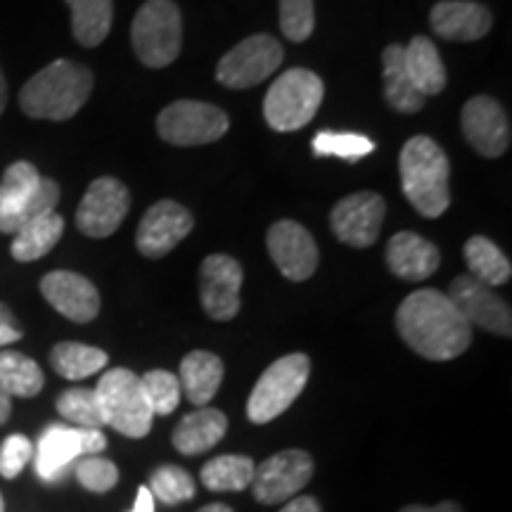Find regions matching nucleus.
I'll list each match as a JSON object with an SVG mask.
<instances>
[{"label":"nucleus","mask_w":512,"mask_h":512,"mask_svg":"<svg viewBox=\"0 0 512 512\" xmlns=\"http://www.w3.org/2000/svg\"><path fill=\"white\" fill-rule=\"evenodd\" d=\"M396 330L427 361H453L472 344V325L439 290L408 294L396 311Z\"/></svg>","instance_id":"nucleus-1"},{"label":"nucleus","mask_w":512,"mask_h":512,"mask_svg":"<svg viewBox=\"0 0 512 512\" xmlns=\"http://www.w3.org/2000/svg\"><path fill=\"white\" fill-rule=\"evenodd\" d=\"M91 69L72 60H55L24 83L19 107L31 119L67 121L93 93Z\"/></svg>","instance_id":"nucleus-2"},{"label":"nucleus","mask_w":512,"mask_h":512,"mask_svg":"<svg viewBox=\"0 0 512 512\" xmlns=\"http://www.w3.org/2000/svg\"><path fill=\"white\" fill-rule=\"evenodd\" d=\"M401 190L413 209L425 219H439L451 204L448 176L451 166L437 140L415 136L403 145L399 157Z\"/></svg>","instance_id":"nucleus-3"},{"label":"nucleus","mask_w":512,"mask_h":512,"mask_svg":"<svg viewBox=\"0 0 512 512\" xmlns=\"http://www.w3.org/2000/svg\"><path fill=\"white\" fill-rule=\"evenodd\" d=\"M60 185L29 162H15L0 181V233L15 235L38 216L55 211Z\"/></svg>","instance_id":"nucleus-4"},{"label":"nucleus","mask_w":512,"mask_h":512,"mask_svg":"<svg viewBox=\"0 0 512 512\" xmlns=\"http://www.w3.org/2000/svg\"><path fill=\"white\" fill-rule=\"evenodd\" d=\"M98 406L102 422L128 439H143L152 430L155 415L145 399L140 377L128 368H112L100 377Z\"/></svg>","instance_id":"nucleus-5"},{"label":"nucleus","mask_w":512,"mask_h":512,"mask_svg":"<svg viewBox=\"0 0 512 512\" xmlns=\"http://www.w3.org/2000/svg\"><path fill=\"white\" fill-rule=\"evenodd\" d=\"M325 86L309 69H287L280 74L264 98V117L273 131L290 133L304 128L318 114Z\"/></svg>","instance_id":"nucleus-6"},{"label":"nucleus","mask_w":512,"mask_h":512,"mask_svg":"<svg viewBox=\"0 0 512 512\" xmlns=\"http://www.w3.org/2000/svg\"><path fill=\"white\" fill-rule=\"evenodd\" d=\"M131 41L138 60L150 69L176 62L183 46V19L174 0H147L131 24Z\"/></svg>","instance_id":"nucleus-7"},{"label":"nucleus","mask_w":512,"mask_h":512,"mask_svg":"<svg viewBox=\"0 0 512 512\" xmlns=\"http://www.w3.org/2000/svg\"><path fill=\"white\" fill-rule=\"evenodd\" d=\"M309 375L311 361L306 354H287L278 358L254 384L247 401V418L254 425H266V422L280 418L304 392Z\"/></svg>","instance_id":"nucleus-8"},{"label":"nucleus","mask_w":512,"mask_h":512,"mask_svg":"<svg viewBox=\"0 0 512 512\" xmlns=\"http://www.w3.org/2000/svg\"><path fill=\"white\" fill-rule=\"evenodd\" d=\"M228 128V114L200 100H176L157 117L159 138L178 147L209 145L226 136Z\"/></svg>","instance_id":"nucleus-9"},{"label":"nucleus","mask_w":512,"mask_h":512,"mask_svg":"<svg viewBox=\"0 0 512 512\" xmlns=\"http://www.w3.org/2000/svg\"><path fill=\"white\" fill-rule=\"evenodd\" d=\"M283 46L268 34L249 36L230 48L216 67V81L226 88H254L264 83L283 64Z\"/></svg>","instance_id":"nucleus-10"},{"label":"nucleus","mask_w":512,"mask_h":512,"mask_svg":"<svg viewBox=\"0 0 512 512\" xmlns=\"http://www.w3.org/2000/svg\"><path fill=\"white\" fill-rule=\"evenodd\" d=\"M107 448L100 430H83L69 425H48L36 446V472L43 482H57L67 467L81 456H93Z\"/></svg>","instance_id":"nucleus-11"},{"label":"nucleus","mask_w":512,"mask_h":512,"mask_svg":"<svg viewBox=\"0 0 512 512\" xmlns=\"http://www.w3.org/2000/svg\"><path fill=\"white\" fill-rule=\"evenodd\" d=\"M313 477V458L302 448H287L254 467L252 494L259 503L292 501Z\"/></svg>","instance_id":"nucleus-12"},{"label":"nucleus","mask_w":512,"mask_h":512,"mask_svg":"<svg viewBox=\"0 0 512 512\" xmlns=\"http://www.w3.org/2000/svg\"><path fill=\"white\" fill-rule=\"evenodd\" d=\"M131 209V192L112 176L95 178L76 209V228L88 238H107L117 233Z\"/></svg>","instance_id":"nucleus-13"},{"label":"nucleus","mask_w":512,"mask_h":512,"mask_svg":"<svg viewBox=\"0 0 512 512\" xmlns=\"http://www.w3.org/2000/svg\"><path fill=\"white\" fill-rule=\"evenodd\" d=\"M387 204L377 192H354L342 197L330 211V228L344 245L363 249L380 238Z\"/></svg>","instance_id":"nucleus-14"},{"label":"nucleus","mask_w":512,"mask_h":512,"mask_svg":"<svg viewBox=\"0 0 512 512\" xmlns=\"http://www.w3.org/2000/svg\"><path fill=\"white\" fill-rule=\"evenodd\" d=\"M245 273L238 259L211 254L200 266V299L211 320H233L240 313V290Z\"/></svg>","instance_id":"nucleus-15"},{"label":"nucleus","mask_w":512,"mask_h":512,"mask_svg":"<svg viewBox=\"0 0 512 512\" xmlns=\"http://www.w3.org/2000/svg\"><path fill=\"white\" fill-rule=\"evenodd\" d=\"M192 228L195 219L183 204L162 200L145 211L136 233V247L147 259H162L188 238Z\"/></svg>","instance_id":"nucleus-16"},{"label":"nucleus","mask_w":512,"mask_h":512,"mask_svg":"<svg viewBox=\"0 0 512 512\" xmlns=\"http://www.w3.org/2000/svg\"><path fill=\"white\" fill-rule=\"evenodd\" d=\"M268 254L292 283H304L316 273L320 254L313 235L297 221H278L268 228Z\"/></svg>","instance_id":"nucleus-17"},{"label":"nucleus","mask_w":512,"mask_h":512,"mask_svg":"<svg viewBox=\"0 0 512 512\" xmlns=\"http://www.w3.org/2000/svg\"><path fill=\"white\" fill-rule=\"evenodd\" d=\"M463 133L472 150L482 157H501L510 147V119L503 105L489 95H475L465 102L463 114Z\"/></svg>","instance_id":"nucleus-18"},{"label":"nucleus","mask_w":512,"mask_h":512,"mask_svg":"<svg viewBox=\"0 0 512 512\" xmlns=\"http://www.w3.org/2000/svg\"><path fill=\"white\" fill-rule=\"evenodd\" d=\"M451 302L458 306L465 320L477 328L494 332V335H512V313L489 285L479 283L472 275H458L451 283Z\"/></svg>","instance_id":"nucleus-19"},{"label":"nucleus","mask_w":512,"mask_h":512,"mask_svg":"<svg viewBox=\"0 0 512 512\" xmlns=\"http://www.w3.org/2000/svg\"><path fill=\"white\" fill-rule=\"evenodd\" d=\"M41 292L57 313L74 323H91L100 313V292L74 271H53L41 280Z\"/></svg>","instance_id":"nucleus-20"},{"label":"nucleus","mask_w":512,"mask_h":512,"mask_svg":"<svg viewBox=\"0 0 512 512\" xmlns=\"http://www.w3.org/2000/svg\"><path fill=\"white\" fill-rule=\"evenodd\" d=\"M430 22L434 34L446 38V41L470 43L479 41L491 31L494 17L489 8L472 0H444L437 3L430 12Z\"/></svg>","instance_id":"nucleus-21"},{"label":"nucleus","mask_w":512,"mask_h":512,"mask_svg":"<svg viewBox=\"0 0 512 512\" xmlns=\"http://www.w3.org/2000/svg\"><path fill=\"white\" fill-rule=\"evenodd\" d=\"M441 264V254L437 245L425 240L411 230H401L396 233L387 245V266L396 278L420 283V280L430 278L437 273Z\"/></svg>","instance_id":"nucleus-22"},{"label":"nucleus","mask_w":512,"mask_h":512,"mask_svg":"<svg viewBox=\"0 0 512 512\" xmlns=\"http://www.w3.org/2000/svg\"><path fill=\"white\" fill-rule=\"evenodd\" d=\"M228 432V418L219 408L204 406L200 411H192L178 422L174 430V448L183 456H200L219 446V441Z\"/></svg>","instance_id":"nucleus-23"},{"label":"nucleus","mask_w":512,"mask_h":512,"mask_svg":"<svg viewBox=\"0 0 512 512\" xmlns=\"http://www.w3.org/2000/svg\"><path fill=\"white\" fill-rule=\"evenodd\" d=\"M181 389L192 406L204 408L223 382V361L211 351H190L181 361Z\"/></svg>","instance_id":"nucleus-24"},{"label":"nucleus","mask_w":512,"mask_h":512,"mask_svg":"<svg viewBox=\"0 0 512 512\" xmlns=\"http://www.w3.org/2000/svg\"><path fill=\"white\" fill-rule=\"evenodd\" d=\"M403 67H406L408 79L425 98L439 95L446 88V67L437 46L427 36H415L408 48H403Z\"/></svg>","instance_id":"nucleus-25"},{"label":"nucleus","mask_w":512,"mask_h":512,"mask_svg":"<svg viewBox=\"0 0 512 512\" xmlns=\"http://www.w3.org/2000/svg\"><path fill=\"white\" fill-rule=\"evenodd\" d=\"M382 64H384V100L392 110L401 114H415L425 107L427 98L418 88L413 86V81L408 79L406 67H403V46L392 43L382 50Z\"/></svg>","instance_id":"nucleus-26"},{"label":"nucleus","mask_w":512,"mask_h":512,"mask_svg":"<svg viewBox=\"0 0 512 512\" xmlns=\"http://www.w3.org/2000/svg\"><path fill=\"white\" fill-rule=\"evenodd\" d=\"M64 233V219L57 211H50L46 216H38L27 223L22 230H17L15 240H12L10 252L17 261L29 264V261L41 259L60 242Z\"/></svg>","instance_id":"nucleus-27"},{"label":"nucleus","mask_w":512,"mask_h":512,"mask_svg":"<svg viewBox=\"0 0 512 512\" xmlns=\"http://www.w3.org/2000/svg\"><path fill=\"white\" fill-rule=\"evenodd\" d=\"M465 261L467 268H470L472 278L479 280V283L489 285V287H498L505 285L512 275V266L510 259L503 254V249L491 242L484 235H475L465 242Z\"/></svg>","instance_id":"nucleus-28"},{"label":"nucleus","mask_w":512,"mask_h":512,"mask_svg":"<svg viewBox=\"0 0 512 512\" xmlns=\"http://www.w3.org/2000/svg\"><path fill=\"white\" fill-rule=\"evenodd\" d=\"M72 10L74 38L86 48H95L110 36L114 5L112 0H67Z\"/></svg>","instance_id":"nucleus-29"},{"label":"nucleus","mask_w":512,"mask_h":512,"mask_svg":"<svg viewBox=\"0 0 512 512\" xmlns=\"http://www.w3.org/2000/svg\"><path fill=\"white\" fill-rule=\"evenodd\" d=\"M110 356L98 347L81 342H60L50 351V366L64 380H86L107 368Z\"/></svg>","instance_id":"nucleus-30"},{"label":"nucleus","mask_w":512,"mask_h":512,"mask_svg":"<svg viewBox=\"0 0 512 512\" xmlns=\"http://www.w3.org/2000/svg\"><path fill=\"white\" fill-rule=\"evenodd\" d=\"M43 370L34 358L19 354V351H3L0 354V384L10 396L31 399L43 389Z\"/></svg>","instance_id":"nucleus-31"},{"label":"nucleus","mask_w":512,"mask_h":512,"mask_svg":"<svg viewBox=\"0 0 512 512\" xmlns=\"http://www.w3.org/2000/svg\"><path fill=\"white\" fill-rule=\"evenodd\" d=\"M254 467L249 456H219L202 467L200 479L209 491H245L252 486Z\"/></svg>","instance_id":"nucleus-32"},{"label":"nucleus","mask_w":512,"mask_h":512,"mask_svg":"<svg viewBox=\"0 0 512 512\" xmlns=\"http://www.w3.org/2000/svg\"><path fill=\"white\" fill-rule=\"evenodd\" d=\"M55 408L57 413H60L67 422H72L74 427H83V430H100V427L105 425L100 415L95 389H86V387L67 389V392L57 396Z\"/></svg>","instance_id":"nucleus-33"},{"label":"nucleus","mask_w":512,"mask_h":512,"mask_svg":"<svg viewBox=\"0 0 512 512\" xmlns=\"http://www.w3.org/2000/svg\"><path fill=\"white\" fill-rule=\"evenodd\" d=\"M313 155L316 157H337L344 162H358L375 150V143L361 133H335L320 131L313 138Z\"/></svg>","instance_id":"nucleus-34"},{"label":"nucleus","mask_w":512,"mask_h":512,"mask_svg":"<svg viewBox=\"0 0 512 512\" xmlns=\"http://www.w3.org/2000/svg\"><path fill=\"white\" fill-rule=\"evenodd\" d=\"M147 489L164 505H181L195 496L197 486L188 470H183L178 465H162L152 472Z\"/></svg>","instance_id":"nucleus-35"},{"label":"nucleus","mask_w":512,"mask_h":512,"mask_svg":"<svg viewBox=\"0 0 512 512\" xmlns=\"http://www.w3.org/2000/svg\"><path fill=\"white\" fill-rule=\"evenodd\" d=\"M152 415H171L181 403V382L169 370H150L140 377Z\"/></svg>","instance_id":"nucleus-36"},{"label":"nucleus","mask_w":512,"mask_h":512,"mask_svg":"<svg viewBox=\"0 0 512 512\" xmlns=\"http://www.w3.org/2000/svg\"><path fill=\"white\" fill-rule=\"evenodd\" d=\"M316 27L313 0H280V29L292 43H304Z\"/></svg>","instance_id":"nucleus-37"},{"label":"nucleus","mask_w":512,"mask_h":512,"mask_svg":"<svg viewBox=\"0 0 512 512\" xmlns=\"http://www.w3.org/2000/svg\"><path fill=\"white\" fill-rule=\"evenodd\" d=\"M76 479L81 486H86L93 494H107L119 482V470L112 460L86 456L76 463Z\"/></svg>","instance_id":"nucleus-38"},{"label":"nucleus","mask_w":512,"mask_h":512,"mask_svg":"<svg viewBox=\"0 0 512 512\" xmlns=\"http://www.w3.org/2000/svg\"><path fill=\"white\" fill-rule=\"evenodd\" d=\"M34 456V444L24 434H10L0 446V475L15 479Z\"/></svg>","instance_id":"nucleus-39"},{"label":"nucleus","mask_w":512,"mask_h":512,"mask_svg":"<svg viewBox=\"0 0 512 512\" xmlns=\"http://www.w3.org/2000/svg\"><path fill=\"white\" fill-rule=\"evenodd\" d=\"M22 339V328L17 325L15 316L5 304H0V347H8Z\"/></svg>","instance_id":"nucleus-40"},{"label":"nucleus","mask_w":512,"mask_h":512,"mask_svg":"<svg viewBox=\"0 0 512 512\" xmlns=\"http://www.w3.org/2000/svg\"><path fill=\"white\" fill-rule=\"evenodd\" d=\"M280 512H320V503L313 496H294Z\"/></svg>","instance_id":"nucleus-41"},{"label":"nucleus","mask_w":512,"mask_h":512,"mask_svg":"<svg viewBox=\"0 0 512 512\" xmlns=\"http://www.w3.org/2000/svg\"><path fill=\"white\" fill-rule=\"evenodd\" d=\"M399 512H463V510H460L458 503L444 501L439 505H432V508H427V505H406V508H401Z\"/></svg>","instance_id":"nucleus-42"},{"label":"nucleus","mask_w":512,"mask_h":512,"mask_svg":"<svg viewBox=\"0 0 512 512\" xmlns=\"http://www.w3.org/2000/svg\"><path fill=\"white\" fill-rule=\"evenodd\" d=\"M131 512H155V496H152V491L147 486H140L138 489L136 505H133Z\"/></svg>","instance_id":"nucleus-43"},{"label":"nucleus","mask_w":512,"mask_h":512,"mask_svg":"<svg viewBox=\"0 0 512 512\" xmlns=\"http://www.w3.org/2000/svg\"><path fill=\"white\" fill-rule=\"evenodd\" d=\"M10 413H12V396L5 392L3 384H0V425H5V422L10 420Z\"/></svg>","instance_id":"nucleus-44"},{"label":"nucleus","mask_w":512,"mask_h":512,"mask_svg":"<svg viewBox=\"0 0 512 512\" xmlns=\"http://www.w3.org/2000/svg\"><path fill=\"white\" fill-rule=\"evenodd\" d=\"M5 105H8V86H5L3 69H0V114L5 112Z\"/></svg>","instance_id":"nucleus-45"},{"label":"nucleus","mask_w":512,"mask_h":512,"mask_svg":"<svg viewBox=\"0 0 512 512\" xmlns=\"http://www.w3.org/2000/svg\"><path fill=\"white\" fill-rule=\"evenodd\" d=\"M197 512H233V508H230V505H223V503H211V505H204V508Z\"/></svg>","instance_id":"nucleus-46"},{"label":"nucleus","mask_w":512,"mask_h":512,"mask_svg":"<svg viewBox=\"0 0 512 512\" xmlns=\"http://www.w3.org/2000/svg\"><path fill=\"white\" fill-rule=\"evenodd\" d=\"M0 512H5V501H3V496H0Z\"/></svg>","instance_id":"nucleus-47"}]
</instances>
